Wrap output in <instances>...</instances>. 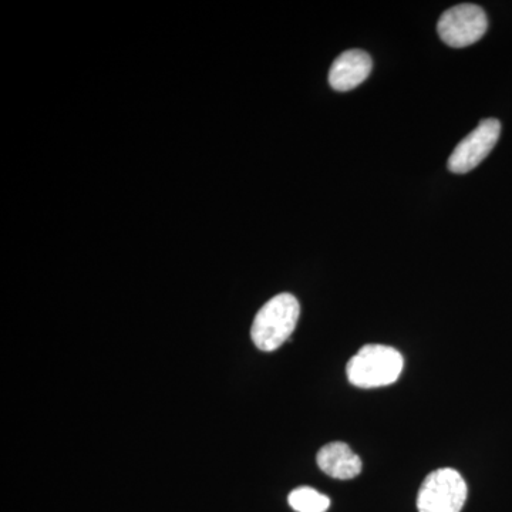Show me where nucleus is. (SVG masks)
<instances>
[{"mask_svg":"<svg viewBox=\"0 0 512 512\" xmlns=\"http://www.w3.org/2000/svg\"><path fill=\"white\" fill-rule=\"evenodd\" d=\"M301 305L291 293L276 295L256 313L251 328L252 342L264 352H274L291 338L298 325Z\"/></svg>","mask_w":512,"mask_h":512,"instance_id":"nucleus-1","label":"nucleus"},{"mask_svg":"<svg viewBox=\"0 0 512 512\" xmlns=\"http://www.w3.org/2000/svg\"><path fill=\"white\" fill-rule=\"evenodd\" d=\"M404 359L399 350L366 345L348 363V379L360 389L389 386L402 375Z\"/></svg>","mask_w":512,"mask_h":512,"instance_id":"nucleus-2","label":"nucleus"},{"mask_svg":"<svg viewBox=\"0 0 512 512\" xmlns=\"http://www.w3.org/2000/svg\"><path fill=\"white\" fill-rule=\"evenodd\" d=\"M467 484L453 468L433 471L421 484L419 512H460L467 500Z\"/></svg>","mask_w":512,"mask_h":512,"instance_id":"nucleus-3","label":"nucleus"},{"mask_svg":"<svg viewBox=\"0 0 512 512\" xmlns=\"http://www.w3.org/2000/svg\"><path fill=\"white\" fill-rule=\"evenodd\" d=\"M487 15L480 6L463 3L446 10L437 23V32L447 46L467 47L474 45L487 32Z\"/></svg>","mask_w":512,"mask_h":512,"instance_id":"nucleus-4","label":"nucleus"},{"mask_svg":"<svg viewBox=\"0 0 512 512\" xmlns=\"http://www.w3.org/2000/svg\"><path fill=\"white\" fill-rule=\"evenodd\" d=\"M501 134V123L497 119H487L454 148L448 158V170L454 174H467L478 167L493 151Z\"/></svg>","mask_w":512,"mask_h":512,"instance_id":"nucleus-5","label":"nucleus"},{"mask_svg":"<svg viewBox=\"0 0 512 512\" xmlns=\"http://www.w3.org/2000/svg\"><path fill=\"white\" fill-rule=\"evenodd\" d=\"M372 69V57L365 50H346L330 67L329 84L338 92H349L365 82Z\"/></svg>","mask_w":512,"mask_h":512,"instance_id":"nucleus-6","label":"nucleus"},{"mask_svg":"<svg viewBox=\"0 0 512 512\" xmlns=\"http://www.w3.org/2000/svg\"><path fill=\"white\" fill-rule=\"evenodd\" d=\"M318 466L323 473L338 480H352L362 473V460L348 444L335 443L326 444L320 448Z\"/></svg>","mask_w":512,"mask_h":512,"instance_id":"nucleus-7","label":"nucleus"},{"mask_svg":"<svg viewBox=\"0 0 512 512\" xmlns=\"http://www.w3.org/2000/svg\"><path fill=\"white\" fill-rule=\"evenodd\" d=\"M289 505L296 512H326L330 500L326 495L311 487H299L293 490L288 497Z\"/></svg>","mask_w":512,"mask_h":512,"instance_id":"nucleus-8","label":"nucleus"}]
</instances>
